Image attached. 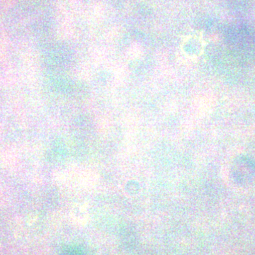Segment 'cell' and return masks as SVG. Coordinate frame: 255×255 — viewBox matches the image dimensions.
I'll list each match as a JSON object with an SVG mask.
<instances>
[{
	"mask_svg": "<svg viewBox=\"0 0 255 255\" xmlns=\"http://www.w3.org/2000/svg\"><path fill=\"white\" fill-rule=\"evenodd\" d=\"M62 255H85V254L78 248H71L67 249Z\"/></svg>",
	"mask_w": 255,
	"mask_h": 255,
	"instance_id": "6da1fadb",
	"label": "cell"
}]
</instances>
